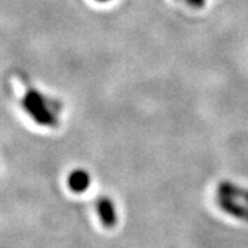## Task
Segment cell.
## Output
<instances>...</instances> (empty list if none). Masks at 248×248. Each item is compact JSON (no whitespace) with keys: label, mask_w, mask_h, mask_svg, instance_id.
<instances>
[{"label":"cell","mask_w":248,"mask_h":248,"mask_svg":"<svg viewBox=\"0 0 248 248\" xmlns=\"http://www.w3.org/2000/svg\"><path fill=\"white\" fill-rule=\"evenodd\" d=\"M218 205L221 207L223 213L229 214L234 218H239L241 221L248 222V205L237 203V200L234 199H229V197H223V196H218Z\"/></svg>","instance_id":"3"},{"label":"cell","mask_w":248,"mask_h":248,"mask_svg":"<svg viewBox=\"0 0 248 248\" xmlns=\"http://www.w3.org/2000/svg\"><path fill=\"white\" fill-rule=\"evenodd\" d=\"M24 105L27 112L37 120V123L47 124V125H53L54 119L51 112H48V108L46 105L45 98L40 94H37L35 91H31L27 94V97L24 98Z\"/></svg>","instance_id":"1"},{"label":"cell","mask_w":248,"mask_h":248,"mask_svg":"<svg viewBox=\"0 0 248 248\" xmlns=\"http://www.w3.org/2000/svg\"><path fill=\"white\" fill-rule=\"evenodd\" d=\"M97 213L101 223L105 228H113L117 223V214H116L115 204L109 197H99L97 202Z\"/></svg>","instance_id":"2"},{"label":"cell","mask_w":248,"mask_h":248,"mask_svg":"<svg viewBox=\"0 0 248 248\" xmlns=\"http://www.w3.org/2000/svg\"><path fill=\"white\" fill-rule=\"evenodd\" d=\"M218 196H223V197H229V199H241L248 203V189H244L241 186L234 185L229 181H223L218 186Z\"/></svg>","instance_id":"5"},{"label":"cell","mask_w":248,"mask_h":248,"mask_svg":"<svg viewBox=\"0 0 248 248\" xmlns=\"http://www.w3.org/2000/svg\"><path fill=\"white\" fill-rule=\"evenodd\" d=\"M98 1H109V0H98Z\"/></svg>","instance_id":"7"},{"label":"cell","mask_w":248,"mask_h":248,"mask_svg":"<svg viewBox=\"0 0 248 248\" xmlns=\"http://www.w3.org/2000/svg\"><path fill=\"white\" fill-rule=\"evenodd\" d=\"M90 182H91V179H90L89 172L84 170H75L68 177V186L75 193L86 192L89 189Z\"/></svg>","instance_id":"4"},{"label":"cell","mask_w":248,"mask_h":248,"mask_svg":"<svg viewBox=\"0 0 248 248\" xmlns=\"http://www.w3.org/2000/svg\"><path fill=\"white\" fill-rule=\"evenodd\" d=\"M186 3L193 9H202L205 6V0H186Z\"/></svg>","instance_id":"6"}]
</instances>
